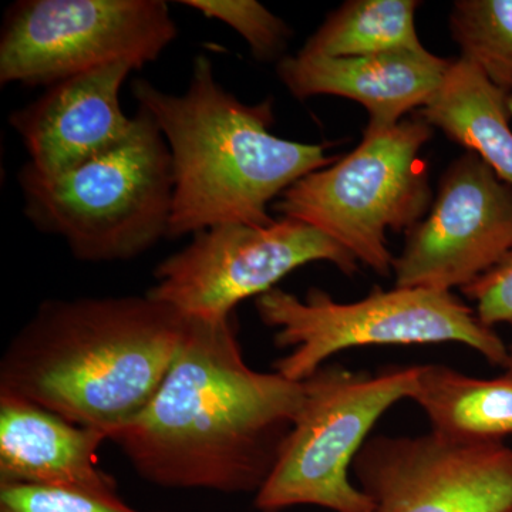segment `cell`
<instances>
[{
	"label": "cell",
	"mask_w": 512,
	"mask_h": 512,
	"mask_svg": "<svg viewBox=\"0 0 512 512\" xmlns=\"http://www.w3.org/2000/svg\"><path fill=\"white\" fill-rule=\"evenodd\" d=\"M417 366L379 375L325 365L302 380L303 400L271 476L255 494L261 512L316 505L332 512H375V504L349 478L377 420L412 399Z\"/></svg>",
	"instance_id": "cell-7"
},
{
	"label": "cell",
	"mask_w": 512,
	"mask_h": 512,
	"mask_svg": "<svg viewBox=\"0 0 512 512\" xmlns=\"http://www.w3.org/2000/svg\"><path fill=\"white\" fill-rule=\"evenodd\" d=\"M416 0H349L330 13L302 47L303 55L355 57L423 50Z\"/></svg>",
	"instance_id": "cell-17"
},
{
	"label": "cell",
	"mask_w": 512,
	"mask_h": 512,
	"mask_svg": "<svg viewBox=\"0 0 512 512\" xmlns=\"http://www.w3.org/2000/svg\"><path fill=\"white\" fill-rule=\"evenodd\" d=\"M131 92L156 121L173 158L168 238L218 225L272 224L269 202L339 158L328 156V144L274 136V101L242 103L217 82L204 55L195 57L185 93L161 92L143 79L134 80Z\"/></svg>",
	"instance_id": "cell-3"
},
{
	"label": "cell",
	"mask_w": 512,
	"mask_h": 512,
	"mask_svg": "<svg viewBox=\"0 0 512 512\" xmlns=\"http://www.w3.org/2000/svg\"><path fill=\"white\" fill-rule=\"evenodd\" d=\"M126 140L55 175L25 164L18 183L26 217L66 241L83 262L128 261L168 237L174 173L156 121L140 109Z\"/></svg>",
	"instance_id": "cell-4"
},
{
	"label": "cell",
	"mask_w": 512,
	"mask_h": 512,
	"mask_svg": "<svg viewBox=\"0 0 512 512\" xmlns=\"http://www.w3.org/2000/svg\"><path fill=\"white\" fill-rule=\"evenodd\" d=\"M461 292L476 303L478 318L485 325H512V247L500 264Z\"/></svg>",
	"instance_id": "cell-21"
},
{
	"label": "cell",
	"mask_w": 512,
	"mask_h": 512,
	"mask_svg": "<svg viewBox=\"0 0 512 512\" xmlns=\"http://www.w3.org/2000/svg\"><path fill=\"white\" fill-rule=\"evenodd\" d=\"M431 137L433 127L419 114L387 130H365L355 150L296 181L274 208L389 276L394 256L387 231L409 232L429 211V171L420 154Z\"/></svg>",
	"instance_id": "cell-6"
},
{
	"label": "cell",
	"mask_w": 512,
	"mask_h": 512,
	"mask_svg": "<svg viewBox=\"0 0 512 512\" xmlns=\"http://www.w3.org/2000/svg\"><path fill=\"white\" fill-rule=\"evenodd\" d=\"M451 62L427 49L355 57L298 53L282 57L276 72L296 99L326 94L357 101L369 114L366 130L382 131L397 126L410 111L427 106Z\"/></svg>",
	"instance_id": "cell-13"
},
{
	"label": "cell",
	"mask_w": 512,
	"mask_h": 512,
	"mask_svg": "<svg viewBox=\"0 0 512 512\" xmlns=\"http://www.w3.org/2000/svg\"><path fill=\"white\" fill-rule=\"evenodd\" d=\"M303 400V384L245 362L234 318H188L150 403L109 441L165 490L258 493Z\"/></svg>",
	"instance_id": "cell-1"
},
{
	"label": "cell",
	"mask_w": 512,
	"mask_h": 512,
	"mask_svg": "<svg viewBox=\"0 0 512 512\" xmlns=\"http://www.w3.org/2000/svg\"><path fill=\"white\" fill-rule=\"evenodd\" d=\"M259 319L275 330L276 346L289 349L274 372L302 382L326 360L366 346L460 343L491 365L505 367L508 346L453 292L421 288H376L356 302H336L311 289L305 299L274 288L255 299Z\"/></svg>",
	"instance_id": "cell-5"
},
{
	"label": "cell",
	"mask_w": 512,
	"mask_h": 512,
	"mask_svg": "<svg viewBox=\"0 0 512 512\" xmlns=\"http://www.w3.org/2000/svg\"><path fill=\"white\" fill-rule=\"evenodd\" d=\"M510 97L460 57L451 62L436 96L417 114L512 185Z\"/></svg>",
	"instance_id": "cell-15"
},
{
	"label": "cell",
	"mask_w": 512,
	"mask_h": 512,
	"mask_svg": "<svg viewBox=\"0 0 512 512\" xmlns=\"http://www.w3.org/2000/svg\"><path fill=\"white\" fill-rule=\"evenodd\" d=\"M450 32L461 57L512 96V0H458Z\"/></svg>",
	"instance_id": "cell-18"
},
{
	"label": "cell",
	"mask_w": 512,
	"mask_h": 512,
	"mask_svg": "<svg viewBox=\"0 0 512 512\" xmlns=\"http://www.w3.org/2000/svg\"><path fill=\"white\" fill-rule=\"evenodd\" d=\"M0 512H143L119 494L89 493L69 488L0 484Z\"/></svg>",
	"instance_id": "cell-20"
},
{
	"label": "cell",
	"mask_w": 512,
	"mask_h": 512,
	"mask_svg": "<svg viewBox=\"0 0 512 512\" xmlns=\"http://www.w3.org/2000/svg\"><path fill=\"white\" fill-rule=\"evenodd\" d=\"M508 103H510V111H511V116H512V96L510 97V101H508Z\"/></svg>",
	"instance_id": "cell-23"
},
{
	"label": "cell",
	"mask_w": 512,
	"mask_h": 512,
	"mask_svg": "<svg viewBox=\"0 0 512 512\" xmlns=\"http://www.w3.org/2000/svg\"><path fill=\"white\" fill-rule=\"evenodd\" d=\"M104 441V431L0 393V484L119 494L116 480L99 467Z\"/></svg>",
	"instance_id": "cell-14"
},
{
	"label": "cell",
	"mask_w": 512,
	"mask_h": 512,
	"mask_svg": "<svg viewBox=\"0 0 512 512\" xmlns=\"http://www.w3.org/2000/svg\"><path fill=\"white\" fill-rule=\"evenodd\" d=\"M180 3L234 29L244 37L252 55L262 62L284 55L292 35L284 20L255 0H181Z\"/></svg>",
	"instance_id": "cell-19"
},
{
	"label": "cell",
	"mask_w": 512,
	"mask_h": 512,
	"mask_svg": "<svg viewBox=\"0 0 512 512\" xmlns=\"http://www.w3.org/2000/svg\"><path fill=\"white\" fill-rule=\"evenodd\" d=\"M134 70L128 62L96 67L47 87L13 111L9 124L22 138L29 164L40 174H60L126 140L136 117L124 114L120 90Z\"/></svg>",
	"instance_id": "cell-12"
},
{
	"label": "cell",
	"mask_w": 512,
	"mask_h": 512,
	"mask_svg": "<svg viewBox=\"0 0 512 512\" xmlns=\"http://www.w3.org/2000/svg\"><path fill=\"white\" fill-rule=\"evenodd\" d=\"M431 431L458 443H494L512 434V376L478 379L443 365L417 366L412 396Z\"/></svg>",
	"instance_id": "cell-16"
},
{
	"label": "cell",
	"mask_w": 512,
	"mask_h": 512,
	"mask_svg": "<svg viewBox=\"0 0 512 512\" xmlns=\"http://www.w3.org/2000/svg\"><path fill=\"white\" fill-rule=\"evenodd\" d=\"M505 370H507L508 375L512 376V342L508 345V360Z\"/></svg>",
	"instance_id": "cell-22"
},
{
	"label": "cell",
	"mask_w": 512,
	"mask_h": 512,
	"mask_svg": "<svg viewBox=\"0 0 512 512\" xmlns=\"http://www.w3.org/2000/svg\"><path fill=\"white\" fill-rule=\"evenodd\" d=\"M178 35L163 0H20L0 35V83L53 84L96 67L143 69Z\"/></svg>",
	"instance_id": "cell-8"
},
{
	"label": "cell",
	"mask_w": 512,
	"mask_h": 512,
	"mask_svg": "<svg viewBox=\"0 0 512 512\" xmlns=\"http://www.w3.org/2000/svg\"><path fill=\"white\" fill-rule=\"evenodd\" d=\"M512 247V185L477 154L457 158L441 177L426 220L407 232L393 259L399 288L464 289Z\"/></svg>",
	"instance_id": "cell-11"
},
{
	"label": "cell",
	"mask_w": 512,
	"mask_h": 512,
	"mask_svg": "<svg viewBox=\"0 0 512 512\" xmlns=\"http://www.w3.org/2000/svg\"><path fill=\"white\" fill-rule=\"evenodd\" d=\"M311 262H329L349 276L359 269L355 256L306 222L281 217L265 227L218 225L160 262L147 295L187 318L222 322Z\"/></svg>",
	"instance_id": "cell-9"
},
{
	"label": "cell",
	"mask_w": 512,
	"mask_h": 512,
	"mask_svg": "<svg viewBox=\"0 0 512 512\" xmlns=\"http://www.w3.org/2000/svg\"><path fill=\"white\" fill-rule=\"evenodd\" d=\"M375 512H512V448L437 436H376L353 461Z\"/></svg>",
	"instance_id": "cell-10"
},
{
	"label": "cell",
	"mask_w": 512,
	"mask_h": 512,
	"mask_svg": "<svg viewBox=\"0 0 512 512\" xmlns=\"http://www.w3.org/2000/svg\"><path fill=\"white\" fill-rule=\"evenodd\" d=\"M187 326L147 293L43 302L0 359V393L110 439L153 399Z\"/></svg>",
	"instance_id": "cell-2"
}]
</instances>
